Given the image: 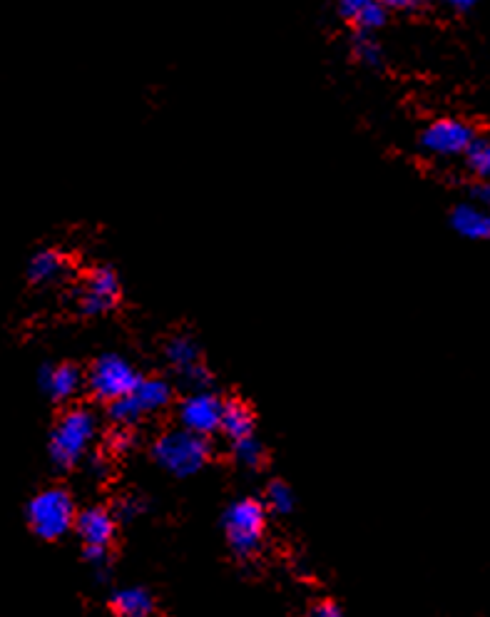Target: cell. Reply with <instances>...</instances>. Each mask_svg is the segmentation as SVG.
<instances>
[{"label": "cell", "mask_w": 490, "mask_h": 617, "mask_svg": "<svg viewBox=\"0 0 490 617\" xmlns=\"http://www.w3.org/2000/svg\"><path fill=\"white\" fill-rule=\"evenodd\" d=\"M75 530L83 538L85 548H110L117 533L115 513L107 508H88L75 518Z\"/></svg>", "instance_id": "10"}, {"label": "cell", "mask_w": 490, "mask_h": 617, "mask_svg": "<svg viewBox=\"0 0 490 617\" xmlns=\"http://www.w3.org/2000/svg\"><path fill=\"white\" fill-rule=\"evenodd\" d=\"M306 617H344V613L334 600H319V603L311 605Z\"/></svg>", "instance_id": "23"}, {"label": "cell", "mask_w": 490, "mask_h": 617, "mask_svg": "<svg viewBox=\"0 0 490 617\" xmlns=\"http://www.w3.org/2000/svg\"><path fill=\"white\" fill-rule=\"evenodd\" d=\"M296 506V498L292 493V488L287 486L284 481H272L267 486V506L272 513L277 515H289L294 511Z\"/></svg>", "instance_id": "19"}, {"label": "cell", "mask_w": 490, "mask_h": 617, "mask_svg": "<svg viewBox=\"0 0 490 617\" xmlns=\"http://www.w3.org/2000/svg\"><path fill=\"white\" fill-rule=\"evenodd\" d=\"M25 518H28L30 530L43 540H58L70 528H75V501L65 488H45V491L35 493L30 498L28 508H25Z\"/></svg>", "instance_id": "2"}, {"label": "cell", "mask_w": 490, "mask_h": 617, "mask_svg": "<svg viewBox=\"0 0 490 617\" xmlns=\"http://www.w3.org/2000/svg\"><path fill=\"white\" fill-rule=\"evenodd\" d=\"M473 197H476V205H483L490 209V182H483L473 190Z\"/></svg>", "instance_id": "26"}, {"label": "cell", "mask_w": 490, "mask_h": 617, "mask_svg": "<svg viewBox=\"0 0 490 617\" xmlns=\"http://www.w3.org/2000/svg\"><path fill=\"white\" fill-rule=\"evenodd\" d=\"M140 381L142 376L135 369V364L120 354L98 356L88 374H85V386H88L90 394L107 406L135 394Z\"/></svg>", "instance_id": "4"}, {"label": "cell", "mask_w": 490, "mask_h": 617, "mask_svg": "<svg viewBox=\"0 0 490 617\" xmlns=\"http://www.w3.org/2000/svg\"><path fill=\"white\" fill-rule=\"evenodd\" d=\"M451 227L466 239H490V209L476 202H463L451 212Z\"/></svg>", "instance_id": "13"}, {"label": "cell", "mask_w": 490, "mask_h": 617, "mask_svg": "<svg viewBox=\"0 0 490 617\" xmlns=\"http://www.w3.org/2000/svg\"><path fill=\"white\" fill-rule=\"evenodd\" d=\"M85 558L93 563V568L102 570L107 565V560H110V553H107V548H85Z\"/></svg>", "instance_id": "24"}, {"label": "cell", "mask_w": 490, "mask_h": 617, "mask_svg": "<svg viewBox=\"0 0 490 617\" xmlns=\"http://www.w3.org/2000/svg\"><path fill=\"white\" fill-rule=\"evenodd\" d=\"M132 399H135L142 416H147V413H157L172 404V384L167 379H162V376H142V381L137 384Z\"/></svg>", "instance_id": "14"}, {"label": "cell", "mask_w": 490, "mask_h": 617, "mask_svg": "<svg viewBox=\"0 0 490 617\" xmlns=\"http://www.w3.org/2000/svg\"><path fill=\"white\" fill-rule=\"evenodd\" d=\"M140 511H142V503L135 501V498H127V501H122L120 508H117V515H120V518H125V520H130V518H135V515ZM117 515H115V518H117Z\"/></svg>", "instance_id": "25"}, {"label": "cell", "mask_w": 490, "mask_h": 617, "mask_svg": "<svg viewBox=\"0 0 490 617\" xmlns=\"http://www.w3.org/2000/svg\"><path fill=\"white\" fill-rule=\"evenodd\" d=\"M234 458L244 468H259L264 463V446L257 441V436L242 438V441L234 443Z\"/></svg>", "instance_id": "20"}, {"label": "cell", "mask_w": 490, "mask_h": 617, "mask_svg": "<svg viewBox=\"0 0 490 617\" xmlns=\"http://www.w3.org/2000/svg\"><path fill=\"white\" fill-rule=\"evenodd\" d=\"M254 426H257V418H254L252 409L242 401H224L222 411V426L219 431L229 438L232 443L242 441V438L254 436Z\"/></svg>", "instance_id": "15"}, {"label": "cell", "mask_w": 490, "mask_h": 617, "mask_svg": "<svg viewBox=\"0 0 490 617\" xmlns=\"http://www.w3.org/2000/svg\"><path fill=\"white\" fill-rule=\"evenodd\" d=\"M476 140L478 137L473 125H468L461 117H441L421 132V147L436 157L468 155Z\"/></svg>", "instance_id": "6"}, {"label": "cell", "mask_w": 490, "mask_h": 617, "mask_svg": "<svg viewBox=\"0 0 490 617\" xmlns=\"http://www.w3.org/2000/svg\"><path fill=\"white\" fill-rule=\"evenodd\" d=\"M165 359L167 364L175 366V371L180 376L185 374V371H190L192 366L202 364V361H199V346L195 344V339H190V336L185 334L172 336V339L167 341Z\"/></svg>", "instance_id": "17"}, {"label": "cell", "mask_w": 490, "mask_h": 617, "mask_svg": "<svg viewBox=\"0 0 490 617\" xmlns=\"http://www.w3.org/2000/svg\"><path fill=\"white\" fill-rule=\"evenodd\" d=\"M110 608L117 617H150L155 600L145 588H122L112 595Z\"/></svg>", "instance_id": "16"}, {"label": "cell", "mask_w": 490, "mask_h": 617, "mask_svg": "<svg viewBox=\"0 0 490 617\" xmlns=\"http://www.w3.org/2000/svg\"><path fill=\"white\" fill-rule=\"evenodd\" d=\"M351 53L366 68H381L384 65V48H381L379 40L374 38V33H354L351 38Z\"/></svg>", "instance_id": "18"}, {"label": "cell", "mask_w": 490, "mask_h": 617, "mask_svg": "<svg viewBox=\"0 0 490 617\" xmlns=\"http://www.w3.org/2000/svg\"><path fill=\"white\" fill-rule=\"evenodd\" d=\"M68 274V259L58 249H40L28 259L25 277L33 287H48V284L60 282Z\"/></svg>", "instance_id": "12"}, {"label": "cell", "mask_w": 490, "mask_h": 617, "mask_svg": "<svg viewBox=\"0 0 490 617\" xmlns=\"http://www.w3.org/2000/svg\"><path fill=\"white\" fill-rule=\"evenodd\" d=\"M222 411L224 401L217 394H212V391H195V394H190L182 401L177 416H180L185 431L207 438L217 433L219 426H222Z\"/></svg>", "instance_id": "7"}, {"label": "cell", "mask_w": 490, "mask_h": 617, "mask_svg": "<svg viewBox=\"0 0 490 617\" xmlns=\"http://www.w3.org/2000/svg\"><path fill=\"white\" fill-rule=\"evenodd\" d=\"M451 8H456V13H468V10L476 8V3L473 0H456V3H451Z\"/></svg>", "instance_id": "27"}, {"label": "cell", "mask_w": 490, "mask_h": 617, "mask_svg": "<svg viewBox=\"0 0 490 617\" xmlns=\"http://www.w3.org/2000/svg\"><path fill=\"white\" fill-rule=\"evenodd\" d=\"M339 15L354 25L356 33H374L386 25L389 8L379 0H341Z\"/></svg>", "instance_id": "11"}, {"label": "cell", "mask_w": 490, "mask_h": 617, "mask_svg": "<svg viewBox=\"0 0 490 617\" xmlns=\"http://www.w3.org/2000/svg\"><path fill=\"white\" fill-rule=\"evenodd\" d=\"M120 289V277H117L115 269L95 267L85 277V284L78 297V307L88 316L107 314V311L115 309L117 299H120Z\"/></svg>", "instance_id": "8"}, {"label": "cell", "mask_w": 490, "mask_h": 617, "mask_svg": "<svg viewBox=\"0 0 490 617\" xmlns=\"http://www.w3.org/2000/svg\"><path fill=\"white\" fill-rule=\"evenodd\" d=\"M224 533H227V543L232 545L234 553L239 558H247L259 548L264 538V528H267V508L257 498H242L234 501L232 506L224 511L222 518Z\"/></svg>", "instance_id": "5"}, {"label": "cell", "mask_w": 490, "mask_h": 617, "mask_svg": "<svg viewBox=\"0 0 490 617\" xmlns=\"http://www.w3.org/2000/svg\"><path fill=\"white\" fill-rule=\"evenodd\" d=\"M38 386L50 401L65 404L80 394L85 386V374L75 364H43L38 371Z\"/></svg>", "instance_id": "9"}, {"label": "cell", "mask_w": 490, "mask_h": 617, "mask_svg": "<svg viewBox=\"0 0 490 617\" xmlns=\"http://www.w3.org/2000/svg\"><path fill=\"white\" fill-rule=\"evenodd\" d=\"M107 443H110L112 451L122 453V451H127V448H132L135 436H132L130 428H115V431L110 433V438H107Z\"/></svg>", "instance_id": "22"}, {"label": "cell", "mask_w": 490, "mask_h": 617, "mask_svg": "<svg viewBox=\"0 0 490 617\" xmlns=\"http://www.w3.org/2000/svg\"><path fill=\"white\" fill-rule=\"evenodd\" d=\"M95 431H98V418L93 411L83 409V406L68 409L50 431V461L63 471L75 468L88 453Z\"/></svg>", "instance_id": "1"}, {"label": "cell", "mask_w": 490, "mask_h": 617, "mask_svg": "<svg viewBox=\"0 0 490 617\" xmlns=\"http://www.w3.org/2000/svg\"><path fill=\"white\" fill-rule=\"evenodd\" d=\"M152 456L167 473L177 478H187L207 463L209 443L207 438L195 436L185 428H175V431H165L157 438L155 446H152Z\"/></svg>", "instance_id": "3"}, {"label": "cell", "mask_w": 490, "mask_h": 617, "mask_svg": "<svg viewBox=\"0 0 490 617\" xmlns=\"http://www.w3.org/2000/svg\"><path fill=\"white\" fill-rule=\"evenodd\" d=\"M468 165L478 177L490 182V140H476L468 150Z\"/></svg>", "instance_id": "21"}]
</instances>
